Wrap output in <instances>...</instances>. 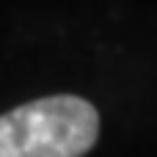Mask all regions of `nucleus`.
<instances>
[{"mask_svg": "<svg viewBox=\"0 0 157 157\" xmlns=\"http://www.w3.org/2000/svg\"><path fill=\"white\" fill-rule=\"evenodd\" d=\"M99 135L97 108L55 94L0 116V157H86Z\"/></svg>", "mask_w": 157, "mask_h": 157, "instance_id": "obj_1", "label": "nucleus"}]
</instances>
